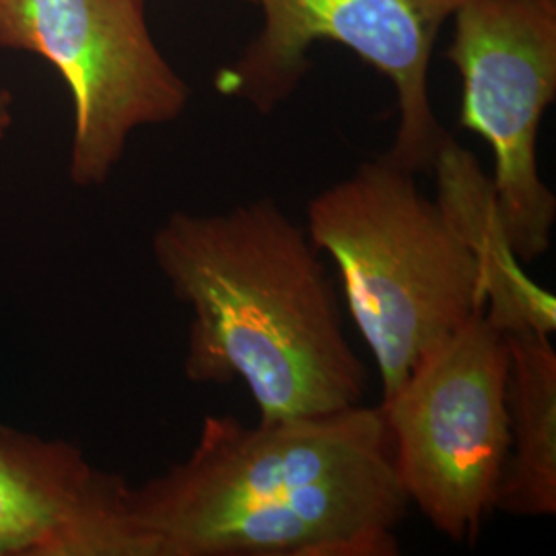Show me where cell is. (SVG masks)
<instances>
[{"label": "cell", "mask_w": 556, "mask_h": 556, "mask_svg": "<svg viewBox=\"0 0 556 556\" xmlns=\"http://www.w3.org/2000/svg\"><path fill=\"white\" fill-rule=\"evenodd\" d=\"M408 497L379 406L206 417L190 456L130 489L147 556H394Z\"/></svg>", "instance_id": "6da1fadb"}, {"label": "cell", "mask_w": 556, "mask_h": 556, "mask_svg": "<svg viewBox=\"0 0 556 556\" xmlns=\"http://www.w3.org/2000/svg\"><path fill=\"white\" fill-rule=\"evenodd\" d=\"M153 258L192 321L184 376L241 381L260 420L357 406L365 365L342 328L334 282L307 231L273 199L174 213Z\"/></svg>", "instance_id": "7a4b0ae2"}, {"label": "cell", "mask_w": 556, "mask_h": 556, "mask_svg": "<svg viewBox=\"0 0 556 556\" xmlns=\"http://www.w3.org/2000/svg\"><path fill=\"white\" fill-rule=\"evenodd\" d=\"M438 200L383 155L321 190L307 236L337 264L346 307L392 396L420 358L484 309L486 268L511 252L493 181L450 135L431 167Z\"/></svg>", "instance_id": "3957f363"}, {"label": "cell", "mask_w": 556, "mask_h": 556, "mask_svg": "<svg viewBox=\"0 0 556 556\" xmlns=\"http://www.w3.org/2000/svg\"><path fill=\"white\" fill-rule=\"evenodd\" d=\"M507 365L503 330L480 309L379 404L408 503L456 542L493 511L509 454Z\"/></svg>", "instance_id": "277c9868"}, {"label": "cell", "mask_w": 556, "mask_h": 556, "mask_svg": "<svg viewBox=\"0 0 556 556\" xmlns=\"http://www.w3.org/2000/svg\"><path fill=\"white\" fill-rule=\"evenodd\" d=\"M445 59L462 77L459 126L489 142L503 236L519 262L551 248L556 199L538 172V130L556 98V0H466Z\"/></svg>", "instance_id": "5b68a950"}, {"label": "cell", "mask_w": 556, "mask_h": 556, "mask_svg": "<svg viewBox=\"0 0 556 556\" xmlns=\"http://www.w3.org/2000/svg\"><path fill=\"white\" fill-rule=\"evenodd\" d=\"M0 48L59 68L75 103L71 179L101 186L140 126L181 116L190 87L161 56L142 0H0Z\"/></svg>", "instance_id": "8992f818"}, {"label": "cell", "mask_w": 556, "mask_h": 556, "mask_svg": "<svg viewBox=\"0 0 556 556\" xmlns=\"http://www.w3.org/2000/svg\"><path fill=\"white\" fill-rule=\"evenodd\" d=\"M466 0H256L258 36L217 77L223 96L268 116L298 91L316 41H337L392 80L396 139L383 155L397 167L431 172L447 132L429 98V66L439 29Z\"/></svg>", "instance_id": "52a82bcc"}, {"label": "cell", "mask_w": 556, "mask_h": 556, "mask_svg": "<svg viewBox=\"0 0 556 556\" xmlns=\"http://www.w3.org/2000/svg\"><path fill=\"white\" fill-rule=\"evenodd\" d=\"M130 489L71 443L0 427V556H147Z\"/></svg>", "instance_id": "ba28073f"}, {"label": "cell", "mask_w": 556, "mask_h": 556, "mask_svg": "<svg viewBox=\"0 0 556 556\" xmlns=\"http://www.w3.org/2000/svg\"><path fill=\"white\" fill-rule=\"evenodd\" d=\"M507 342L509 454L493 509L514 517L556 514V351L551 332L517 324Z\"/></svg>", "instance_id": "9c48e42d"}, {"label": "cell", "mask_w": 556, "mask_h": 556, "mask_svg": "<svg viewBox=\"0 0 556 556\" xmlns=\"http://www.w3.org/2000/svg\"><path fill=\"white\" fill-rule=\"evenodd\" d=\"M11 105H13V98L7 89L0 87V139L7 135V130L13 124V114H11Z\"/></svg>", "instance_id": "30bf717a"}, {"label": "cell", "mask_w": 556, "mask_h": 556, "mask_svg": "<svg viewBox=\"0 0 556 556\" xmlns=\"http://www.w3.org/2000/svg\"><path fill=\"white\" fill-rule=\"evenodd\" d=\"M245 2H256V0H245Z\"/></svg>", "instance_id": "8fae6325"}]
</instances>
